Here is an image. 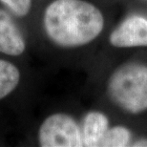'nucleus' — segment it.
Segmentation results:
<instances>
[{
	"label": "nucleus",
	"instance_id": "obj_10",
	"mask_svg": "<svg viewBox=\"0 0 147 147\" xmlns=\"http://www.w3.org/2000/svg\"><path fill=\"white\" fill-rule=\"evenodd\" d=\"M132 146H139V147H142V146H146L147 147V139H142L140 140H137L135 142Z\"/></svg>",
	"mask_w": 147,
	"mask_h": 147
},
{
	"label": "nucleus",
	"instance_id": "obj_6",
	"mask_svg": "<svg viewBox=\"0 0 147 147\" xmlns=\"http://www.w3.org/2000/svg\"><path fill=\"white\" fill-rule=\"evenodd\" d=\"M109 128V119L104 113L95 110L88 112L84 116L80 126L83 146H99L102 138Z\"/></svg>",
	"mask_w": 147,
	"mask_h": 147
},
{
	"label": "nucleus",
	"instance_id": "obj_1",
	"mask_svg": "<svg viewBox=\"0 0 147 147\" xmlns=\"http://www.w3.org/2000/svg\"><path fill=\"white\" fill-rule=\"evenodd\" d=\"M47 37L62 48H78L93 42L102 33L101 11L86 0H53L43 13Z\"/></svg>",
	"mask_w": 147,
	"mask_h": 147
},
{
	"label": "nucleus",
	"instance_id": "obj_3",
	"mask_svg": "<svg viewBox=\"0 0 147 147\" xmlns=\"http://www.w3.org/2000/svg\"><path fill=\"white\" fill-rule=\"evenodd\" d=\"M37 140L42 147L83 146L80 125L66 113H55L47 117L38 128Z\"/></svg>",
	"mask_w": 147,
	"mask_h": 147
},
{
	"label": "nucleus",
	"instance_id": "obj_2",
	"mask_svg": "<svg viewBox=\"0 0 147 147\" xmlns=\"http://www.w3.org/2000/svg\"><path fill=\"white\" fill-rule=\"evenodd\" d=\"M107 93L125 112L139 115L147 111V64L130 61L117 67L108 79Z\"/></svg>",
	"mask_w": 147,
	"mask_h": 147
},
{
	"label": "nucleus",
	"instance_id": "obj_7",
	"mask_svg": "<svg viewBox=\"0 0 147 147\" xmlns=\"http://www.w3.org/2000/svg\"><path fill=\"white\" fill-rule=\"evenodd\" d=\"M21 80V72L10 60L0 58V100L13 94Z\"/></svg>",
	"mask_w": 147,
	"mask_h": 147
},
{
	"label": "nucleus",
	"instance_id": "obj_8",
	"mask_svg": "<svg viewBox=\"0 0 147 147\" xmlns=\"http://www.w3.org/2000/svg\"><path fill=\"white\" fill-rule=\"evenodd\" d=\"M132 133L127 127L122 125L110 127L102 138L100 147H124L131 145Z\"/></svg>",
	"mask_w": 147,
	"mask_h": 147
},
{
	"label": "nucleus",
	"instance_id": "obj_4",
	"mask_svg": "<svg viewBox=\"0 0 147 147\" xmlns=\"http://www.w3.org/2000/svg\"><path fill=\"white\" fill-rule=\"evenodd\" d=\"M109 41L117 48L147 47V19L142 16H130L112 32Z\"/></svg>",
	"mask_w": 147,
	"mask_h": 147
},
{
	"label": "nucleus",
	"instance_id": "obj_5",
	"mask_svg": "<svg viewBox=\"0 0 147 147\" xmlns=\"http://www.w3.org/2000/svg\"><path fill=\"white\" fill-rule=\"evenodd\" d=\"M27 48L22 31L9 11L0 9V53L9 57H19Z\"/></svg>",
	"mask_w": 147,
	"mask_h": 147
},
{
	"label": "nucleus",
	"instance_id": "obj_9",
	"mask_svg": "<svg viewBox=\"0 0 147 147\" xmlns=\"http://www.w3.org/2000/svg\"><path fill=\"white\" fill-rule=\"evenodd\" d=\"M0 4H2L13 16L24 17L31 11L33 0H0Z\"/></svg>",
	"mask_w": 147,
	"mask_h": 147
}]
</instances>
